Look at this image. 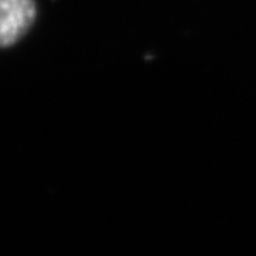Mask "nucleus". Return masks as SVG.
<instances>
[{"label":"nucleus","instance_id":"nucleus-1","mask_svg":"<svg viewBox=\"0 0 256 256\" xmlns=\"http://www.w3.org/2000/svg\"><path fill=\"white\" fill-rule=\"evenodd\" d=\"M36 16V0H0V48L26 36Z\"/></svg>","mask_w":256,"mask_h":256}]
</instances>
